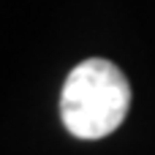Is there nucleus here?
<instances>
[{"mask_svg": "<svg viewBox=\"0 0 155 155\" xmlns=\"http://www.w3.org/2000/svg\"><path fill=\"white\" fill-rule=\"evenodd\" d=\"M131 109L125 74L104 57L82 60L63 84L60 117L76 139H104L117 131Z\"/></svg>", "mask_w": 155, "mask_h": 155, "instance_id": "f257e3e1", "label": "nucleus"}]
</instances>
